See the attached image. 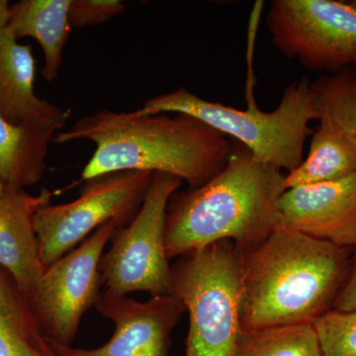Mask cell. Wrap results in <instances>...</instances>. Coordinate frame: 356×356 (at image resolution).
I'll list each match as a JSON object with an SVG mask.
<instances>
[{
    "label": "cell",
    "mask_w": 356,
    "mask_h": 356,
    "mask_svg": "<svg viewBox=\"0 0 356 356\" xmlns=\"http://www.w3.org/2000/svg\"><path fill=\"white\" fill-rule=\"evenodd\" d=\"M90 140L95 151L83 181L122 170L163 172L188 184H205L228 161L233 140L184 113L140 114L102 110L56 134L54 143Z\"/></svg>",
    "instance_id": "6da1fadb"
},
{
    "label": "cell",
    "mask_w": 356,
    "mask_h": 356,
    "mask_svg": "<svg viewBox=\"0 0 356 356\" xmlns=\"http://www.w3.org/2000/svg\"><path fill=\"white\" fill-rule=\"evenodd\" d=\"M350 248L276 228L242 252V332L313 324L332 310L351 266Z\"/></svg>",
    "instance_id": "7a4b0ae2"
},
{
    "label": "cell",
    "mask_w": 356,
    "mask_h": 356,
    "mask_svg": "<svg viewBox=\"0 0 356 356\" xmlns=\"http://www.w3.org/2000/svg\"><path fill=\"white\" fill-rule=\"evenodd\" d=\"M284 177L233 140L221 172L170 199L165 232L168 259L221 241L234 243L243 252L266 240L277 228Z\"/></svg>",
    "instance_id": "3957f363"
},
{
    "label": "cell",
    "mask_w": 356,
    "mask_h": 356,
    "mask_svg": "<svg viewBox=\"0 0 356 356\" xmlns=\"http://www.w3.org/2000/svg\"><path fill=\"white\" fill-rule=\"evenodd\" d=\"M138 111L191 115L247 147L257 161L287 173L303 161L309 124L317 120L315 95L307 77L290 83L270 112L255 105L241 110L209 102L184 88L147 100Z\"/></svg>",
    "instance_id": "277c9868"
},
{
    "label": "cell",
    "mask_w": 356,
    "mask_h": 356,
    "mask_svg": "<svg viewBox=\"0 0 356 356\" xmlns=\"http://www.w3.org/2000/svg\"><path fill=\"white\" fill-rule=\"evenodd\" d=\"M172 290L188 312L184 356H234L241 327L242 252L221 241L182 255Z\"/></svg>",
    "instance_id": "5b68a950"
},
{
    "label": "cell",
    "mask_w": 356,
    "mask_h": 356,
    "mask_svg": "<svg viewBox=\"0 0 356 356\" xmlns=\"http://www.w3.org/2000/svg\"><path fill=\"white\" fill-rule=\"evenodd\" d=\"M182 181L154 172L142 206L132 221L115 232L99 264L104 291L115 296L146 292L172 294V266L165 245L168 203Z\"/></svg>",
    "instance_id": "8992f818"
},
{
    "label": "cell",
    "mask_w": 356,
    "mask_h": 356,
    "mask_svg": "<svg viewBox=\"0 0 356 356\" xmlns=\"http://www.w3.org/2000/svg\"><path fill=\"white\" fill-rule=\"evenodd\" d=\"M154 173L122 170L86 180L76 200L49 205L34 217L40 257L50 266L100 228L105 222L126 226L137 214Z\"/></svg>",
    "instance_id": "52a82bcc"
},
{
    "label": "cell",
    "mask_w": 356,
    "mask_h": 356,
    "mask_svg": "<svg viewBox=\"0 0 356 356\" xmlns=\"http://www.w3.org/2000/svg\"><path fill=\"white\" fill-rule=\"evenodd\" d=\"M266 25L281 55L334 74L356 67V7L339 0H273Z\"/></svg>",
    "instance_id": "ba28073f"
},
{
    "label": "cell",
    "mask_w": 356,
    "mask_h": 356,
    "mask_svg": "<svg viewBox=\"0 0 356 356\" xmlns=\"http://www.w3.org/2000/svg\"><path fill=\"white\" fill-rule=\"evenodd\" d=\"M121 227L115 220L105 222L79 247L47 267L36 287L25 297L47 339L64 346L76 339L84 314L102 294L103 250Z\"/></svg>",
    "instance_id": "9c48e42d"
},
{
    "label": "cell",
    "mask_w": 356,
    "mask_h": 356,
    "mask_svg": "<svg viewBox=\"0 0 356 356\" xmlns=\"http://www.w3.org/2000/svg\"><path fill=\"white\" fill-rule=\"evenodd\" d=\"M95 308L113 323L114 334L108 343L83 350L46 337L56 356H168L170 334L186 312L175 293L139 302L102 292Z\"/></svg>",
    "instance_id": "30bf717a"
},
{
    "label": "cell",
    "mask_w": 356,
    "mask_h": 356,
    "mask_svg": "<svg viewBox=\"0 0 356 356\" xmlns=\"http://www.w3.org/2000/svg\"><path fill=\"white\" fill-rule=\"evenodd\" d=\"M277 228L356 250V172L337 181L283 192Z\"/></svg>",
    "instance_id": "8fae6325"
},
{
    "label": "cell",
    "mask_w": 356,
    "mask_h": 356,
    "mask_svg": "<svg viewBox=\"0 0 356 356\" xmlns=\"http://www.w3.org/2000/svg\"><path fill=\"white\" fill-rule=\"evenodd\" d=\"M9 6L7 0H0V114L13 125L60 132L72 111L35 93L32 48L20 44L9 29Z\"/></svg>",
    "instance_id": "7c38bea8"
},
{
    "label": "cell",
    "mask_w": 356,
    "mask_h": 356,
    "mask_svg": "<svg viewBox=\"0 0 356 356\" xmlns=\"http://www.w3.org/2000/svg\"><path fill=\"white\" fill-rule=\"evenodd\" d=\"M51 195L48 189L32 195L0 181V268L25 297L36 287L46 269L40 257L34 217L51 204Z\"/></svg>",
    "instance_id": "4fadbf2b"
},
{
    "label": "cell",
    "mask_w": 356,
    "mask_h": 356,
    "mask_svg": "<svg viewBox=\"0 0 356 356\" xmlns=\"http://www.w3.org/2000/svg\"><path fill=\"white\" fill-rule=\"evenodd\" d=\"M72 0H21L9 6L8 26L14 37H30L44 54L42 76L51 83L58 79L64 50L72 31L69 10Z\"/></svg>",
    "instance_id": "5bb4252c"
},
{
    "label": "cell",
    "mask_w": 356,
    "mask_h": 356,
    "mask_svg": "<svg viewBox=\"0 0 356 356\" xmlns=\"http://www.w3.org/2000/svg\"><path fill=\"white\" fill-rule=\"evenodd\" d=\"M56 134L13 125L0 114V181L23 189L38 184L46 172Z\"/></svg>",
    "instance_id": "9a60e30c"
},
{
    "label": "cell",
    "mask_w": 356,
    "mask_h": 356,
    "mask_svg": "<svg viewBox=\"0 0 356 356\" xmlns=\"http://www.w3.org/2000/svg\"><path fill=\"white\" fill-rule=\"evenodd\" d=\"M356 172V152L331 124L318 120L307 158L285 175L283 188L337 181Z\"/></svg>",
    "instance_id": "2e32d148"
},
{
    "label": "cell",
    "mask_w": 356,
    "mask_h": 356,
    "mask_svg": "<svg viewBox=\"0 0 356 356\" xmlns=\"http://www.w3.org/2000/svg\"><path fill=\"white\" fill-rule=\"evenodd\" d=\"M317 120L331 124L356 152V67L312 83Z\"/></svg>",
    "instance_id": "e0dca14e"
},
{
    "label": "cell",
    "mask_w": 356,
    "mask_h": 356,
    "mask_svg": "<svg viewBox=\"0 0 356 356\" xmlns=\"http://www.w3.org/2000/svg\"><path fill=\"white\" fill-rule=\"evenodd\" d=\"M234 356H324L313 324L242 332Z\"/></svg>",
    "instance_id": "ac0fdd59"
},
{
    "label": "cell",
    "mask_w": 356,
    "mask_h": 356,
    "mask_svg": "<svg viewBox=\"0 0 356 356\" xmlns=\"http://www.w3.org/2000/svg\"><path fill=\"white\" fill-rule=\"evenodd\" d=\"M0 356H56L24 295L0 304Z\"/></svg>",
    "instance_id": "d6986e66"
},
{
    "label": "cell",
    "mask_w": 356,
    "mask_h": 356,
    "mask_svg": "<svg viewBox=\"0 0 356 356\" xmlns=\"http://www.w3.org/2000/svg\"><path fill=\"white\" fill-rule=\"evenodd\" d=\"M324 356H356V310H330L313 323Z\"/></svg>",
    "instance_id": "ffe728a7"
},
{
    "label": "cell",
    "mask_w": 356,
    "mask_h": 356,
    "mask_svg": "<svg viewBox=\"0 0 356 356\" xmlns=\"http://www.w3.org/2000/svg\"><path fill=\"white\" fill-rule=\"evenodd\" d=\"M126 6L121 0H72L69 10L72 29L103 24L123 13Z\"/></svg>",
    "instance_id": "44dd1931"
},
{
    "label": "cell",
    "mask_w": 356,
    "mask_h": 356,
    "mask_svg": "<svg viewBox=\"0 0 356 356\" xmlns=\"http://www.w3.org/2000/svg\"><path fill=\"white\" fill-rule=\"evenodd\" d=\"M332 309L339 312L356 310V250L353 254L350 271Z\"/></svg>",
    "instance_id": "7402d4cb"
},
{
    "label": "cell",
    "mask_w": 356,
    "mask_h": 356,
    "mask_svg": "<svg viewBox=\"0 0 356 356\" xmlns=\"http://www.w3.org/2000/svg\"><path fill=\"white\" fill-rule=\"evenodd\" d=\"M20 294L10 276L0 268V304L11 303Z\"/></svg>",
    "instance_id": "603a6c76"
},
{
    "label": "cell",
    "mask_w": 356,
    "mask_h": 356,
    "mask_svg": "<svg viewBox=\"0 0 356 356\" xmlns=\"http://www.w3.org/2000/svg\"><path fill=\"white\" fill-rule=\"evenodd\" d=\"M351 3L353 4V6H355L356 7V0H353V1H350Z\"/></svg>",
    "instance_id": "cb8c5ba5"
}]
</instances>
